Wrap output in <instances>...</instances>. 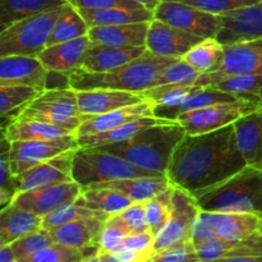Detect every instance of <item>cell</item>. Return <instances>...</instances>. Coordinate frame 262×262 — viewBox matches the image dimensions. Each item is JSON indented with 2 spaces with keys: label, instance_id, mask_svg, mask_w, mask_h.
<instances>
[{
  "label": "cell",
  "instance_id": "obj_43",
  "mask_svg": "<svg viewBox=\"0 0 262 262\" xmlns=\"http://www.w3.org/2000/svg\"><path fill=\"white\" fill-rule=\"evenodd\" d=\"M15 177L10 168V142L2 136V155H0V206L2 209L12 204L18 193Z\"/></svg>",
  "mask_w": 262,
  "mask_h": 262
},
{
  "label": "cell",
  "instance_id": "obj_50",
  "mask_svg": "<svg viewBox=\"0 0 262 262\" xmlns=\"http://www.w3.org/2000/svg\"><path fill=\"white\" fill-rule=\"evenodd\" d=\"M67 3L76 8H86V9H107V8L140 9V8H145L132 0H67Z\"/></svg>",
  "mask_w": 262,
  "mask_h": 262
},
{
  "label": "cell",
  "instance_id": "obj_7",
  "mask_svg": "<svg viewBox=\"0 0 262 262\" xmlns=\"http://www.w3.org/2000/svg\"><path fill=\"white\" fill-rule=\"evenodd\" d=\"M261 216L248 212H212L201 210L193 227L192 239L200 243L210 238L245 239L260 230Z\"/></svg>",
  "mask_w": 262,
  "mask_h": 262
},
{
  "label": "cell",
  "instance_id": "obj_11",
  "mask_svg": "<svg viewBox=\"0 0 262 262\" xmlns=\"http://www.w3.org/2000/svg\"><path fill=\"white\" fill-rule=\"evenodd\" d=\"M171 200H173V207H171L170 219L163 230L155 237L154 242L155 253L176 243L192 239L194 223L201 212L193 194L184 189L174 187Z\"/></svg>",
  "mask_w": 262,
  "mask_h": 262
},
{
  "label": "cell",
  "instance_id": "obj_25",
  "mask_svg": "<svg viewBox=\"0 0 262 262\" xmlns=\"http://www.w3.org/2000/svg\"><path fill=\"white\" fill-rule=\"evenodd\" d=\"M146 51V46L141 48H106L91 45L87 49L79 71L91 73H104L120 68L124 64L135 60Z\"/></svg>",
  "mask_w": 262,
  "mask_h": 262
},
{
  "label": "cell",
  "instance_id": "obj_8",
  "mask_svg": "<svg viewBox=\"0 0 262 262\" xmlns=\"http://www.w3.org/2000/svg\"><path fill=\"white\" fill-rule=\"evenodd\" d=\"M261 106L262 102L243 99L184 112L176 120L184 128L187 135H201L233 124L242 115L258 110Z\"/></svg>",
  "mask_w": 262,
  "mask_h": 262
},
{
  "label": "cell",
  "instance_id": "obj_40",
  "mask_svg": "<svg viewBox=\"0 0 262 262\" xmlns=\"http://www.w3.org/2000/svg\"><path fill=\"white\" fill-rule=\"evenodd\" d=\"M91 216H106L110 217L109 215L102 214V212L94 211V210L86 209L83 206H79L76 202H69L64 204L42 217V228L46 230L53 232L56 228L67 224V223L76 222V220L83 219V217Z\"/></svg>",
  "mask_w": 262,
  "mask_h": 262
},
{
  "label": "cell",
  "instance_id": "obj_26",
  "mask_svg": "<svg viewBox=\"0 0 262 262\" xmlns=\"http://www.w3.org/2000/svg\"><path fill=\"white\" fill-rule=\"evenodd\" d=\"M109 217L91 216L67 223L51 232L54 241L61 245L76 248H83L92 243H99L100 234Z\"/></svg>",
  "mask_w": 262,
  "mask_h": 262
},
{
  "label": "cell",
  "instance_id": "obj_10",
  "mask_svg": "<svg viewBox=\"0 0 262 262\" xmlns=\"http://www.w3.org/2000/svg\"><path fill=\"white\" fill-rule=\"evenodd\" d=\"M154 18L204 38H216L222 30L220 15L173 0H163L154 10Z\"/></svg>",
  "mask_w": 262,
  "mask_h": 262
},
{
  "label": "cell",
  "instance_id": "obj_44",
  "mask_svg": "<svg viewBox=\"0 0 262 262\" xmlns=\"http://www.w3.org/2000/svg\"><path fill=\"white\" fill-rule=\"evenodd\" d=\"M222 261L262 262V233L257 230L245 239H241Z\"/></svg>",
  "mask_w": 262,
  "mask_h": 262
},
{
  "label": "cell",
  "instance_id": "obj_2",
  "mask_svg": "<svg viewBox=\"0 0 262 262\" xmlns=\"http://www.w3.org/2000/svg\"><path fill=\"white\" fill-rule=\"evenodd\" d=\"M178 60V58L156 55L146 49L138 58L115 71L104 73L73 72L69 74V87L74 91L102 89L138 94L155 86L159 74Z\"/></svg>",
  "mask_w": 262,
  "mask_h": 262
},
{
  "label": "cell",
  "instance_id": "obj_6",
  "mask_svg": "<svg viewBox=\"0 0 262 262\" xmlns=\"http://www.w3.org/2000/svg\"><path fill=\"white\" fill-rule=\"evenodd\" d=\"M63 5L13 23L0 31V58L8 55L38 56L46 48Z\"/></svg>",
  "mask_w": 262,
  "mask_h": 262
},
{
  "label": "cell",
  "instance_id": "obj_18",
  "mask_svg": "<svg viewBox=\"0 0 262 262\" xmlns=\"http://www.w3.org/2000/svg\"><path fill=\"white\" fill-rule=\"evenodd\" d=\"M76 92L82 122L92 115L104 114V113L113 112L120 107L147 101L141 94L120 91V90L96 89Z\"/></svg>",
  "mask_w": 262,
  "mask_h": 262
},
{
  "label": "cell",
  "instance_id": "obj_54",
  "mask_svg": "<svg viewBox=\"0 0 262 262\" xmlns=\"http://www.w3.org/2000/svg\"><path fill=\"white\" fill-rule=\"evenodd\" d=\"M260 232L262 233V215H261V223H260Z\"/></svg>",
  "mask_w": 262,
  "mask_h": 262
},
{
  "label": "cell",
  "instance_id": "obj_19",
  "mask_svg": "<svg viewBox=\"0 0 262 262\" xmlns=\"http://www.w3.org/2000/svg\"><path fill=\"white\" fill-rule=\"evenodd\" d=\"M151 20L90 27L89 36L91 45L106 48H141L146 46Z\"/></svg>",
  "mask_w": 262,
  "mask_h": 262
},
{
  "label": "cell",
  "instance_id": "obj_22",
  "mask_svg": "<svg viewBox=\"0 0 262 262\" xmlns=\"http://www.w3.org/2000/svg\"><path fill=\"white\" fill-rule=\"evenodd\" d=\"M170 186L171 184L169 183L166 176H156L118 179V181L104 182V183H97L90 187L112 189L127 197L133 204H145L146 201L164 192Z\"/></svg>",
  "mask_w": 262,
  "mask_h": 262
},
{
  "label": "cell",
  "instance_id": "obj_4",
  "mask_svg": "<svg viewBox=\"0 0 262 262\" xmlns=\"http://www.w3.org/2000/svg\"><path fill=\"white\" fill-rule=\"evenodd\" d=\"M204 211L262 215V168L245 166L230 178L193 193Z\"/></svg>",
  "mask_w": 262,
  "mask_h": 262
},
{
  "label": "cell",
  "instance_id": "obj_13",
  "mask_svg": "<svg viewBox=\"0 0 262 262\" xmlns=\"http://www.w3.org/2000/svg\"><path fill=\"white\" fill-rule=\"evenodd\" d=\"M81 192L82 187L76 181L63 182L18 192L12 204L43 217L61 205L76 201Z\"/></svg>",
  "mask_w": 262,
  "mask_h": 262
},
{
  "label": "cell",
  "instance_id": "obj_53",
  "mask_svg": "<svg viewBox=\"0 0 262 262\" xmlns=\"http://www.w3.org/2000/svg\"><path fill=\"white\" fill-rule=\"evenodd\" d=\"M132 2H136L138 3L140 5H142V7H145L146 9L151 10V12H154V10L156 9V7H158L159 4H160L163 0H132Z\"/></svg>",
  "mask_w": 262,
  "mask_h": 262
},
{
  "label": "cell",
  "instance_id": "obj_17",
  "mask_svg": "<svg viewBox=\"0 0 262 262\" xmlns=\"http://www.w3.org/2000/svg\"><path fill=\"white\" fill-rule=\"evenodd\" d=\"M49 71L38 56L8 55L0 58V86L25 84L45 91Z\"/></svg>",
  "mask_w": 262,
  "mask_h": 262
},
{
  "label": "cell",
  "instance_id": "obj_52",
  "mask_svg": "<svg viewBox=\"0 0 262 262\" xmlns=\"http://www.w3.org/2000/svg\"><path fill=\"white\" fill-rule=\"evenodd\" d=\"M0 262H17L10 245L0 246Z\"/></svg>",
  "mask_w": 262,
  "mask_h": 262
},
{
  "label": "cell",
  "instance_id": "obj_38",
  "mask_svg": "<svg viewBox=\"0 0 262 262\" xmlns=\"http://www.w3.org/2000/svg\"><path fill=\"white\" fill-rule=\"evenodd\" d=\"M173 189L174 187L170 186L168 189L156 194L155 197L143 204L148 229L155 237L163 230V228L168 224L169 219H170L171 207H173V200H171Z\"/></svg>",
  "mask_w": 262,
  "mask_h": 262
},
{
  "label": "cell",
  "instance_id": "obj_42",
  "mask_svg": "<svg viewBox=\"0 0 262 262\" xmlns=\"http://www.w3.org/2000/svg\"><path fill=\"white\" fill-rule=\"evenodd\" d=\"M107 222L122 228L127 235L150 232L143 204H132L127 209L110 216Z\"/></svg>",
  "mask_w": 262,
  "mask_h": 262
},
{
  "label": "cell",
  "instance_id": "obj_48",
  "mask_svg": "<svg viewBox=\"0 0 262 262\" xmlns=\"http://www.w3.org/2000/svg\"><path fill=\"white\" fill-rule=\"evenodd\" d=\"M241 241V239H239ZM239 241L225 239V238H210L197 243L200 262L222 261L223 257L237 245Z\"/></svg>",
  "mask_w": 262,
  "mask_h": 262
},
{
  "label": "cell",
  "instance_id": "obj_41",
  "mask_svg": "<svg viewBox=\"0 0 262 262\" xmlns=\"http://www.w3.org/2000/svg\"><path fill=\"white\" fill-rule=\"evenodd\" d=\"M54 241L53 234L50 230H46L43 228L35 230L27 235H23L22 238L17 239L10 245L13 252H14L15 261L26 262L30 256L35 255L38 251L43 250L48 246L53 245Z\"/></svg>",
  "mask_w": 262,
  "mask_h": 262
},
{
  "label": "cell",
  "instance_id": "obj_16",
  "mask_svg": "<svg viewBox=\"0 0 262 262\" xmlns=\"http://www.w3.org/2000/svg\"><path fill=\"white\" fill-rule=\"evenodd\" d=\"M74 151L76 150L55 156L15 176V186L18 192L73 181L72 169Z\"/></svg>",
  "mask_w": 262,
  "mask_h": 262
},
{
  "label": "cell",
  "instance_id": "obj_35",
  "mask_svg": "<svg viewBox=\"0 0 262 262\" xmlns=\"http://www.w3.org/2000/svg\"><path fill=\"white\" fill-rule=\"evenodd\" d=\"M89 30L90 26L83 19L78 9L69 3H66L63 5L60 14L54 23V27L51 30L50 37H49L46 46L55 45V43L86 36L89 33Z\"/></svg>",
  "mask_w": 262,
  "mask_h": 262
},
{
  "label": "cell",
  "instance_id": "obj_5",
  "mask_svg": "<svg viewBox=\"0 0 262 262\" xmlns=\"http://www.w3.org/2000/svg\"><path fill=\"white\" fill-rule=\"evenodd\" d=\"M73 181L82 188L104 182L136 177L165 176L158 171L141 169L124 159L100 150L99 147H78L73 155Z\"/></svg>",
  "mask_w": 262,
  "mask_h": 262
},
{
  "label": "cell",
  "instance_id": "obj_20",
  "mask_svg": "<svg viewBox=\"0 0 262 262\" xmlns=\"http://www.w3.org/2000/svg\"><path fill=\"white\" fill-rule=\"evenodd\" d=\"M90 46L91 42L86 35L74 40L46 46L38 54V58L49 72H58L69 76L81 69L83 56Z\"/></svg>",
  "mask_w": 262,
  "mask_h": 262
},
{
  "label": "cell",
  "instance_id": "obj_33",
  "mask_svg": "<svg viewBox=\"0 0 262 262\" xmlns=\"http://www.w3.org/2000/svg\"><path fill=\"white\" fill-rule=\"evenodd\" d=\"M41 90L25 84L0 86V117L3 128L17 119L25 107L41 94Z\"/></svg>",
  "mask_w": 262,
  "mask_h": 262
},
{
  "label": "cell",
  "instance_id": "obj_32",
  "mask_svg": "<svg viewBox=\"0 0 262 262\" xmlns=\"http://www.w3.org/2000/svg\"><path fill=\"white\" fill-rule=\"evenodd\" d=\"M224 55V45L217 38L211 37L197 43L182 59L200 74H210L222 68Z\"/></svg>",
  "mask_w": 262,
  "mask_h": 262
},
{
  "label": "cell",
  "instance_id": "obj_21",
  "mask_svg": "<svg viewBox=\"0 0 262 262\" xmlns=\"http://www.w3.org/2000/svg\"><path fill=\"white\" fill-rule=\"evenodd\" d=\"M152 115H156L155 105L150 101H143L140 104L129 105V106L120 107L113 112L86 118L77 128L74 135L79 137V136L106 132V130L115 129L130 120L142 117H152Z\"/></svg>",
  "mask_w": 262,
  "mask_h": 262
},
{
  "label": "cell",
  "instance_id": "obj_49",
  "mask_svg": "<svg viewBox=\"0 0 262 262\" xmlns=\"http://www.w3.org/2000/svg\"><path fill=\"white\" fill-rule=\"evenodd\" d=\"M173 2L186 3V4L199 8L204 12L220 15L225 12H229V10L257 4L262 0H173Z\"/></svg>",
  "mask_w": 262,
  "mask_h": 262
},
{
  "label": "cell",
  "instance_id": "obj_9",
  "mask_svg": "<svg viewBox=\"0 0 262 262\" xmlns=\"http://www.w3.org/2000/svg\"><path fill=\"white\" fill-rule=\"evenodd\" d=\"M222 68L215 73L201 74L196 86L209 87L230 77L262 73V37L224 45Z\"/></svg>",
  "mask_w": 262,
  "mask_h": 262
},
{
  "label": "cell",
  "instance_id": "obj_46",
  "mask_svg": "<svg viewBox=\"0 0 262 262\" xmlns=\"http://www.w3.org/2000/svg\"><path fill=\"white\" fill-rule=\"evenodd\" d=\"M26 262H83V257L79 248L54 242L30 256Z\"/></svg>",
  "mask_w": 262,
  "mask_h": 262
},
{
  "label": "cell",
  "instance_id": "obj_29",
  "mask_svg": "<svg viewBox=\"0 0 262 262\" xmlns=\"http://www.w3.org/2000/svg\"><path fill=\"white\" fill-rule=\"evenodd\" d=\"M72 133L73 132L66 129V128L56 127V125L38 122L35 119H27V118H17L2 130V136H4L9 142L51 140V138L63 137V136L72 135Z\"/></svg>",
  "mask_w": 262,
  "mask_h": 262
},
{
  "label": "cell",
  "instance_id": "obj_3",
  "mask_svg": "<svg viewBox=\"0 0 262 262\" xmlns=\"http://www.w3.org/2000/svg\"><path fill=\"white\" fill-rule=\"evenodd\" d=\"M184 136L186 130L179 123L155 125L129 140L99 146V148L141 169L165 174L174 150Z\"/></svg>",
  "mask_w": 262,
  "mask_h": 262
},
{
  "label": "cell",
  "instance_id": "obj_14",
  "mask_svg": "<svg viewBox=\"0 0 262 262\" xmlns=\"http://www.w3.org/2000/svg\"><path fill=\"white\" fill-rule=\"evenodd\" d=\"M202 40L205 38L154 18L148 28L146 49L156 55L182 59Z\"/></svg>",
  "mask_w": 262,
  "mask_h": 262
},
{
  "label": "cell",
  "instance_id": "obj_51",
  "mask_svg": "<svg viewBox=\"0 0 262 262\" xmlns=\"http://www.w3.org/2000/svg\"><path fill=\"white\" fill-rule=\"evenodd\" d=\"M125 237H127V234H125V232L122 228H119L115 224H112V223H109L106 220L104 229H102L99 238V245L100 248H101V253L110 252L114 248H117L118 246L122 245L123 239Z\"/></svg>",
  "mask_w": 262,
  "mask_h": 262
},
{
  "label": "cell",
  "instance_id": "obj_39",
  "mask_svg": "<svg viewBox=\"0 0 262 262\" xmlns=\"http://www.w3.org/2000/svg\"><path fill=\"white\" fill-rule=\"evenodd\" d=\"M212 86L223 91L246 97L251 101L262 102V73L230 77Z\"/></svg>",
  "mask_w": 262,
  "mask_h": 262
},
{
  "label": "cell",
  "instance_id": "obj_23",
  "mask_svg": "<svg viewBox=\"0 0 262 262\" xmlns=\"http://www.w3.org/2000/svg\"><path fill=\"white\" fill-rule=\"evenodd\" d=\"M238 147L247 165L262 168V113L260 109L234 122Z\"/></svg>",
  "mask_w": 262,
  "mask_h": 262
},
{
  "label": "cell",
  "instance_id": "obj_45",
  "mask_svg": "<svg viewBox=\"0 0 262 262\" xmlns=\"http://www.w3.org/2000/svg\"><path fill=\"white\" fill-rule=\"evenodd\" d=\"M201 74L194 71L188 63L179 59L159 74L155 86L161 84H196Z\"/></svg>",
  "mask_w": 262,
  "mask_h": 262
},
{
  "label": "cell",
  "instance_id": "obj_1",
  "mask_svg": "<svg viewBox=\"0 0 262 262\" xmlns=\"http://www.w3.org/2000/svg\"><path fill=\"white\" fill-rule=\"evenodd\" d=\"M247 163L237 143L233 124L201 135L184 136L174 150L166 178L189 193L222 183L242 170Z\"/></svg>",
  "mask_w": 262,
  "mask_h": 262
},
{
  "label": "cell",
  "instance_id": "obj_27",
  "mask_svg": "<svg viewBox=\"0 0 262 262\" xmlns=\"http://www.w3.org/2000/svg\"><path fill=\"white\" fill-rule=\"evenodd\" d=\"M42 228V217L33 212L8 205L0 211V246L12 245L17 239Z\"/></svg>",
  "mask_w": 262,
  "mask_h": 262
},
{
  "label": "cell",
  "instance_id": "obj_15",
  "mask_svg": "<svg viewBox=\"0 0 262 262\" xmlns=\"http://www.w3.org/2000/svg\"><path fill=\"white\" fill-rule=\"evenodd\" d=\"M222 30L217 40L223 45L262 37V2L220 14Z\"/></svg>",
  "mask_w": 262,
  "mask_h": 262
},
{
  "label": "cell",
  "instance_id": "obj_34",
  "mask_svg": "<svg viewBox=\"0 0 262 262\" xmlns=\"http://www.w3.org/2000/svg\"><path fill=\"white\" fill-rule=\"evenodd\" d=\"M74 202L79 206L102 212L109 216L118 214L133 204L127 197L112 189L91 188V187L82 188V192Z\"/></svg>",
  "mask_w": 262,
  "mask_h": 262
},
{
  "label": "cell",
  "instance_id": "obj_31",
  "mask_svg": "<svg viewBox=\"0 0 262 262\" xmlns=\"http://www.w3.org/2000/svg\"><path fill=\"white\" fill-rule=\"evenodd\" d=\"M67 0H0V31L25 18L61 7Z\"/></svg>",
  "mask_w": 262,
  "mask_h": 262
},
{
  "label": "cell",
  "instance_id": "obj_36",
  "mask_svg": "<svg viewBox=\"0 0 262 262\" xmlns=\"http://www.w3.org/2000/svg\"><path fill=\"white\" fill-rule=\"evenodd\" d=\"M246 99V97L238 96V95L230 94V92L223 91V90L216 89L214 86L202 87L200 91L192 95L189 99H187L183 104L178 105L176 107H171L168 110H160L156 112V115L159 117L168 118V119H176L179 114L184 112H189V110L200 109V107L211 106V105L222 104V102H234L239 101V100Z\"/></svg>",
  "mask_w": 262,
  "mask_h": 262
},
{
  "label": "cell",
  "instance_id": "obj_24",
  "mask_svg": "<svg viewBox=\"0 0 262 262\" xmlns=\"http://www.w3.org/2000/svg\"><path fill=\"white\" fill-rule=\"evenodd\" d=\"M178 123L176 119H168V118L152 115V117H142L138 119L130 120L115 129L106 130L101 133H94V135H86L77 137L79 147H99V146L112 145V143L123 142L129 138L135 137L142 130L147 128L155 127V125L163 124H174Z\"/></svg>",
  "mask_w": 262,
  "mask_h": 262
},
{
  "label": "cell",
  "instance_id": "obj_55",
  "mask_svg": "<svg viewBox=\"0 0 262 262\" xmlns=\"http://www.w3.org/2000/svg\"><path fill=\"white\" fill-rule=\"evenodd\" d=\"M260 112H261V113H262V106H261V107H260Z\"/></svg>",
  "mask_w": 262,
  "mask_h": 262
},
{
  "label": "cell",
  "instance_id": "obj_30",
  "mask_svg": "<svg viewBox=\"0 0 262 262\" xmlns=\"http://www.w3.org/2000/svg\"><path fill=\"white\" fill-rule=\"evenodd\" d=\"M83 19L90 27L109 25H127V23L146 22L154 19V12L140 8V9H128V8H107V9H86L77 8Z\"/></svg>",
  "mask_w": 262,
  "mask_h": 262
},
{
  "label": "cell",
  "instance_id": "obj_12",
  "mask_svg": "<svg viewBox=\"0 0 262 262\" xmlns=\"http://www.w3.org/2000/svg\"><path fill=\"white\" fill-rule=\"evenodd\" d=\"M79 147L74 133L51 140L14 141L10 142V168L15 176L37 164Z\"/></svg>",
  "mask_w": 262,
  "mask_h": 262
},
{
  "label": "cell",
  "instance_id": "obj_28",
  "mask_svg": "<svg viewBox=\"0 0 262 262\" xmlns=\"http://www.w3.org/2000/svg\"><path fill=\"white\" fill-rule=\"evenodd\" d=\"M27 106L36 110H41V112L61 115V117L79 118L81 119L78 101H77V92L71 87L46 89L35 100H32Z\"/></svg>",
  "mask_w": 262,
  "mask_h": 262
},
{
  "label": "cell",
  "instance_id": "obj_47",
  "mask_svg": "<svg viewBox=\"0 0 262 262\" xmlns=\"http://www.w3.org/2000/svg\"><path fill=\"white\" fill-rule=\"evenodd\" d=\"M152 262H200L197 246L193 239L176 243L151 257Z\"/></svg>",
  "mask_w": 262,
  "mask_h": 262
},
{
  "label": "cell",
  "instance_id": "obj_37",
  "mask_svg": "<svg viewBox=\"0 0 262 262\" xmlns=\"http://www.w3.org/2000/svg\"><path fill=\"white\" fill-rule=\"evenodd\" d=\"M202 87L196 84H161L151 87L138 94L155 105V113L168 110L183 104L187 99L200 91Z\"/></svg>",
  "mask_w": 262,
  "mask_h": 262
}]
</instances>
